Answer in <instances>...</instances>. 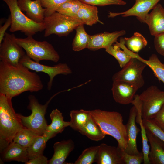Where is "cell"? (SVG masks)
I'll return each mask as SVG.
<instances>
[{"label":"cell","mask_w":164,"mask_h":164,"mask_svg":"<svg viewBox=\"0 0 164 164\" xmlns=\"http://www.w3.org/2000/svg\"><path fill=\"white\" fill-rule=\"evenodd\" d=\"M16 41L26 51V55L37 63L43 60L56 63L60 59V56L52 45L46 41H40L35 39L32 36L25 38L16 37Z\"/></svg>","instance_id":"obj_4"},{"label":"cell","mask_w":164,"mask_h":164,"mask_svg":"<svg viewBox=\"0 0 164 164\" xmlns=\"http://www.w3.org/2000/svg\"><path fill=\"white\" fill-rule=\"evenodd\" d=\"M84 24L79 25L76 28V33L72 43V49L79 51L87 48L90 36L86 32Z\"/></svg>","instance_id":"obj_28"},{"label":"cell","mask_w":164,"mask_h":164,"mask_svg":"<svg viewBox=\"0 0 164 164\" xmlns=\"http://www.w3.org/2000/svg\"><path fill=\"white\" fill-rule=\"evenodd\" d=\"M29 103L28 109L32 113L28 116H24L18 114L23 126L35 132L39 135H42L46 130L47 126L45 115L50 100L45 104L39 103L36 97L33 95L28 97Z\"/></svg>","instance_id":"obj_6"},{"label":"cell","mask_w":164,"mask_h":164,"mask_svg":"<svg viewBox=\"0 0 164 164\" xmlns=\"http://www.w3.org/2000/svg\"><path fill=\"white\" fill-rule=\"evenodd\" d=\"M139 97L142 119H152L164 104V91L156 86L148 87Z\"/></svg>","instance_id":"obj_9"},{"label":"cell","mask_w":164,"mask_h":164,"mask_svg":"<svg viewBox=\"0 0 164 164\" xmlns=\"http://www.w3.org/2000/svg\"><path fill=\"white\" fill-rule=\"evenodd\" d=\"M74 144L71 139L61 141L55 143L53 145L54 153L48 160L49 164H63L70 153L74 148Z\"/></svg>","instance_id":"obj_21"},{"label":"cell","mask_w":164,"mask_h":164,"mask_svg":"<svg viewBox=\"0 0 164 164\" xmlns=\"http://www.w3.org/2000/svg\"><path fill=\"white\" fill-rule=\"evenodd\" d=\"M78 132L94 141H100L104 138L106 135L92 117L86 125Z\"/></svg>","instance_id":"obj_27"},{"label":"cell","mask_w":164,"mask_h":164,"mask_svg":"<svg viewBox=\"0 0 164 164\" xmlns=\"http://www.w3.org/2000/svg\"><path fill=\"white\" fill-rule=\"evenodd\" d=\"M20 63L29 69L47 74L50 78L47 84V88L49 90L51 89L54 78L56 76L60 74L67 75L72 73L71 69L66 63H59L53 66H46L36 62L26 54Z\"/></svg>","instance_id":"obj_11"},{"label":"cell","mask_w":164,"mask_h":164,"mask_svg":"<svg viewBox=\"0 0 164 164\" xmlns=\"http://www.w3.org/2000/svg\"><path fill=\"white\" fill-rule=\"evenodd\" d=\"M143 60L152 70L156 77L164 84V64L156 55L153 54L149 60H145L143 58Z\"/></svg>","instance_id":"obj_32"},{"label":"cell","mask_w":164,"mask_h":164,"mask_svg":"<svg viewBox=\"0 0 164 164\" xmlns=\"http://www.w3.org/2000/svg\"><path fill=\"white\" fill-rule=\"evenodd\" d=\"M154 44L158 53L164 56V33L155 36Z\"/></svg>","instance_id":"obj_39"},{"label":"cell","mask_w":164,"mask_h":164,"mask_svg":"<svg viewBox=\"0 0 164 164\" xmlns=\"http://www.w3.org/2000/svg\"><path fill=\"white\" fill-rule=\"evenodd\" d=\"M126 34L125 30L116 31L112 32H104L91 35L87 48L91 51L106 49L116 43L118 38Z\"/></svg>","instance_id":"obj_15"},{"label":"cell","mask_w":164,"mask_h":164,"mask_svg":"<svg viewBox=\"0 0 164 164\" xmlns=\"http://www.w3.org/2000/svg\"><path fill=\"white\" fill-rule=\"evenodd\" d=\"M132 58L122 69L113 76V81L121 80L136 85L139 89L144 84L142 73L147 64L137 53H133Z\"/></svg>","instance_id":"obj_8"},{"label":"cell","mask_w":164,"mask_h":164,"mask_svg":"<svg viewBox=\"0 0 164 164\" xmlns=\"http://www.w3.org/2000/svg\"><path fill=\"white\" fill-rule=\"evenodd\" d=\"M68 0H40L43 7L46 9L45 17L56 12L58 9Z\"/></svg>","instance_id":"obj_35"},{"label":"cell","mask_w":164,"mask_h":164,"mask_svg":"<svg viewBox=\"0 0 164 164\" xmlns=\"http://www.w3.org/2000/svg\"><path fill=\"white\" fill-rule=\"evenodd\" d=\"M145 23L148 25L151 35L164 33V8L161 4L158 3L148 14Z\"/></svg>","instance_id":"obj_17"},{"label":"cell","mask_w":164,"mask_h":164,"mask_svg":"<svg viewBox=\"0 0 164 164\" xmlns=\"http://www.w3.org/2000/svg\"><path fill=\"white\" fill-rule=\"evenodd\" d=\"M2 161H15L26 164L29 160L27 148L14 141L10 142L2 154Z\"/></svg>","instance_id":"obj_19"},{"label":"cell","mask_w":164,"mask_h":164,"mask_svg":"<svg viewBox=\"0 0 164 164\" xmlns=\"http://www.w3.org/2000/svg\"><path fill=\"white\" fill-rule=\"evenodd\" d=\"M146 131L151 147L149 155L150 164H164V142L148 130Z\"/></svg>","instance_id":"obj_20"},{"label":"cell","mask_w":164,"mask_h":164,"mask_svg":"<svg viewBox=\"0 0 164 164\" xmlns=\"http://www.w3.org/2000/svg\"><path fill=\"white\" fill-rule=\"evenodd\" d=\"M91 117L106 135L114 138L118 142V147L125 150L128 137L126 125L123 123L121 114L116 111L96 109L90 111Z\"/></svg>","instance_id":"obj_2"},{"label":"cell","mask_w":164,"mask_h":164,"mask_svg":"<svg viewBox=\"0 0 164 164\" xmlns=\"http://www.w3.org/2000/svg\"><path fill=\"white\" fill-rule=\"evenodd\" d=\"M82 3L78 0H68L60 6L56 12L75 18Z\"/></svg>","instance_id":"obj_34"},{"label":"cell","mask_w":164,"mask_h":164,"mask_svg":"<svg viewBox=\"0 0 164 164\" xmlns=\"http://www.w3.org/2000/svg\"><path fill=\"white\" fill-rule=\"evenodd\" d=\"M43 87L40 76L21 63L14 66L0 61V94L12 99L26 91L38 92Z\"/></svg>","instance_id":"obj_1"},{"label":"cell","mask_w":164,"mask_h":164,"mask_svg":"<svg viewBox=\"0 0 164 164\" xmlns=\"http://www.w3.org/2000/svg\"><path fill=\"white\" fill-rule=\"evenodd\" d=\"M44 36L55 34L59 37L67 36L79 25L83 24L76 19L56 12L45 17Z\"/></svg>","instance_id":"obj_7"},{"label":"cell","mask_w":164,"mask_h":164,"mask_svg":"<svg viewBox=\"0 0 164 164\" xmlns=\"http://www.w3.org/2000/svg\"><path fill=\"white\" fill-rule=\"evenodd\" d=\"M82 3L93 6H103L110 5H124L126 2L123 0H78Z\"/></svg>","instance_id":"obj_37"},{"label":"cell","mask_w":164,"mask_h":164,"mask_svg":"<svg viewBox=\"0 0 164 164\" xmlns=\"http://www.w3.org/2000/svg\"><path fill=\"white\" fill-rule=\"evenodd\" d=\"M51 123L47 125L46 130L56 135L61 133L65 128L70 126V121L64 120L62 113L57 109H53L50 114Z\"/></svg>","instance_id":"obj_26"},{"label":"cell","mask_w":164,"mask_h":164,"mask_svg":"<svg viewBox=\"0 0 164 164\" xmlns=\"http://www.w3.org/2000/svg\"><path fill=\"white\" fill-rule=\"evenodd\" d=\"M48 160L47 157L42 155L29 159L26 164H47Z\"/></svg>","instance_id":"obj_42"},{"label":"cell","mask_w":164,"mask_h":164,"mask_svg":"<svg viewBox=\"0 0 164 164\" xmlns=\"http://www.w3.org/2000/svg\"><path fill=\"white\" fill-rule=\"evenodd\" d=\"M95 162L98 164H124L120 149L105 143L99 145Z\"/></svg>","instance_id":"obj_16"},{"label":"cell","mask_w":164,"mask_h":164,"mask_svg":"<svg viewBox=\"0 0 164 164\" xmlns=\"http://www.w3.org/2000/svg\"></svg>","instance_id":"obj_44"},{"label":"cell","mask_w":164,"mask_h":164,"mask_svg":"<svg viewBox=\"0 0 164 164\" xmlns=\"http://www.w3.org/2000/svg\"><path fill=\"white\" fill-rule=\"evenodd\" d=\"M10 143L6 140L0 138V152L1 154L7 148Z\"/></svg>","instance_id":"obj_43"},{"label":"cell","mask_w":164,"mask_h":164,"mask_svg":"<svg viewBox=\"0 0 164 164\" xmlns=\"http://www.w3.org/2000/svg\"><path fill=\"white\" fill-rule=\"evenodd\" d=\"M9 7L11 19L9 31H20L27 36H32L44 30V23L34 21L25 15L18 5V0H2Z\"/></svg>","instance_id":"obj_5"},{"label":"cell","mask_w":164,"mask_h":164,"mask_svg":"<svg viewBox=\"0 0 164 164\" xmlns=\"http://www.w3.org/2000/svg\"><path fill=\"white\" fill-rule=\"evenodd\" d=\"M120 149L124 164H140L143 162L142 152L139 155H132L127 153L124 150Z\"/></svg>","instance_id":"obj_38"},{"label":"cell","mask_w":164,"mask_h":164,"mask_svg":"<svg viewBox=\"0 0 164 164\" xmlns=\"http://www.w3.org/2000/svg\"><path fill=\"white\" fill-rule=\"evenodd\" d=\"M145 129L164 142V131L160 128L153 119H142Z\"/></svg>","instance_id":"obj_36"},{"label":"cell","mask_w":164,"mask_h":164,"mask_svg":"<svg viewBox=\"0 0 164 164\" xmlns=\"http://www.w3.org/2000/svg\"><path fill=\"white\" fill-rule=\"evenodd\" d=\"M70 127L78 132L84 127L91 117L90 111L81 109L73 110L70 113Z\"/></svg>","instance_id":"obj_25"},{"label":"cell","mask_w":164,"mask_h":164,"mask_svg":"<svg viewBox=\"0 0 164 164\" xmlns=\"http://www.w3.org/2000/svg\"><path fill=\"white\" fill-rule=\"evenodd\" d=\"M11 24V19L9 15L4 24L0 27V44L2 43L6 31Z\"/></svg>","instance_id":"obj_41"},{"label":"cell","mask_w":164,"mask_h":164,"mask_svg":"<svg viewBox=\"0 0 164 164\" xmlns=\"http://www.w3.org/2000/svg\"><path fill=\"white\" fill-rule=\"evenodd\" d=\"M139 89L134 84L117 80L113 81L111 91L113 98L116 102L127 105L131 104L135 93Z\"/></svg>","instance_id":"obj_13"},{"label":"cell","mask_w":164,"mask_h":164,"mask_svg":"<svg viewBox=\"0 0 164 164\" xmlns=\"http://www.w3.org/2000/svg\"><path fill=\"white\" fill-rule=\"evenodd\" d=\"M152 119L156 124L164 131V104Z\"/></svg>","instance_id":"obj_40"},{"label":"cell","mask_w":164,"mask_h":164,"mask_svg":"<svg viewBox=\"0 0 164 164\" xmlns=\"http://www.w3.org/2000/svg\"><path fill=\"white\" fill-rule=\"evenodd\" d=\"M12 99L0 93V138L9 143L24 127L13 108Z\"/></svg>","instance_id":"obj_3"},{"label":"cell","mask_w":164,"mask_h":164,"mask_svg":"<svg viewBox=\"0 0 164 164\" xmlns=\"http://www.w3.org/2000/svg\"><path fill=\"white\" fill-rule=\"evenodd\" d=\"M133 5L128 10L121 12L115 13L109 12L108 17L114 18L121 15L126 17L130 16H136L142 23H145L149 12L161 0H134Z\"/></svg>","instance_id":"obj_12"},{"label":"cell","mask_w":164,"mask_h":164,"mask_svg":"<svg viewBox=\"0 0 164 164\" xmlns=\"http://www.w3.org/2000/svg\"><path fill=\"white\" fill-rule=\"evenodd\" d=\"M18 4L29 18L36 22H44L46 9L42 6L40 0H18Z\"/></svg>","instance_id":"obj_18"},{"label":"cell","mask_w":164,"mask_h":164,"mask_svg":"<svg viewBox=\"0 0 164 164\" xmlns=\"http://www.w3.org/2000/svg\"><path fill=\"white\" fill-rule=\"evenodd\" d=\"M137 114V109L133 105L130 110L128 119L126 125L128 141L127 147L124 151L132 155H139L141 152L138 149L136 144L137 137L140 131L135 123Z\"/></svg>","instance_id":"obj_14"},{"label":"cell","mask_w":164,"mask_h":164,"mask_svg":"<svg viewBox=\"0 0 164 164\" xmlns=\"http://www.w3.org/2000/svg\"><path fill=\"white\" fill-rule=\"evenodd\" d=\"M99 150V145L91 146L82 152L74 164H92L95 162Z\"/></svg>","instance_id":"obj_33"},{"label":"cell","mask_w":164,"mask_h":164,"mask_svg":"<svg viewBox=\"0 0 164 164\" xmlns=\"http://www.w3.org/2000/svg\"><path fill=\"white\" fill-rule=\"evenodd\" d=\"M126 47L132 52L138 53L147 44L145 38L140 33L135 32L133 35L129 38H124Z\"/></svg>","instance_id":"obj_29"},{"label":"cell","mask_w":164,"mask_h":164,"mask_svg":"<svg viewBox=\"0 0 164 164\" xmlns=\"http://www.w3.org/2000/svg\"><path fill=\"white\" fill-rule=\"evenodd\" d=\"M38 136L32 130L24 127L16 134L13 141L27 148L32 144Z\"/></svg>","instance_id":"obj_30"},{"label":"cell","mask_w":164,"mask_h":164,"mask_svg":"<svg viewBox=\"0 0 164 164\" xmlns=\"http://www.w3.org/2000/svg\"><path fill=\"white\" fill-rule=\"evenodd\" d=\"M98 11L96 6L82 3L75 18L84 25L89 26L99 22L104 23L99 19Z\"/></svg>","instance_id":"obj_22"},{"label":"cell","mask_w":164,"mask_h":164,"mask_svg":"<svg viewBox=\"0 0 164 164\" xmlns=\"http://www.w3.org/2000/svg\"><path fill=\"white\" fill-rule=\"evenodd\" d=\"M136 108L137 110V114L135 121L139 125L141 128L142 145V152L144 156L143 163L144 164H150L149 158L150 147L148 144V140L147 136L146 129L142 123L141 108L139 106H138Z\"/></svg>","instance_id":"obj_31"},{"label":"cell","mask_w":164,"mask_h":164,"mask_svg":"<svg viewBox=\"0 0 164 164\" xmlns=\"http://www.w3.org/2000/svg\"><path fill=\"white\" fill-rule=\"evenodd\" d=\"M126 48L124 38L121 37L119 42H117L105 49V51L117 60L120 67L122 68L132 58L127 51Z\"/></svg>","instance_id":"obj_23"},{"label":"cell","mask_w":164,"mask_h":164,"mask_svg":"<svg viewBox=\"0 0 164 164\" xmlns=\"http://www.w3.org/2000/svg\"><path fill=\"white\" fill-rule=\"evenodd\" d=\"M56 135L46 131L43 135L38 136L32 144L27 148L29 159L43 155L47 142Z\"/></svg>","instance_id":"obj_24"},{"label":"cell","mask_w":164,"mask_h":164,"mask_svg":"<svg viewBox=\"0 0 164 164\" xmlns=\"http://www.w3.org/2000/svg\"><path fill=\"white\" fill-rule=\"evenodd\" d=\"M14 34L5 33L0 44V60L14 66H17L26 53L17 43Z\"/></svg>","instance_id":"obj_10"}]
</instances>
